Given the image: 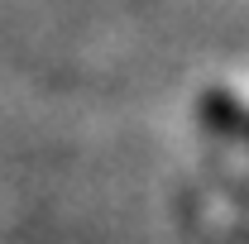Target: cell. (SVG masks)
Segmentation results:
<instances>
[{
  "mask_svg": "<svg viewBox=\"0 0 249 244\" xmlns=\"http://www.w3.org/2000/svg\"><path fill=\"white\" fill-rule=\"evenodd\" d=\"M196 110H201V124H206L211 134H225V139H235V144H245V149H249V110L230 91L211 87V91L201 96Z\"/></svg>",
  "mask_w": 249,
  "mask_h": 244,
  "instance_id": "cell-1",
  "label": "cell"
}]
</instances>
